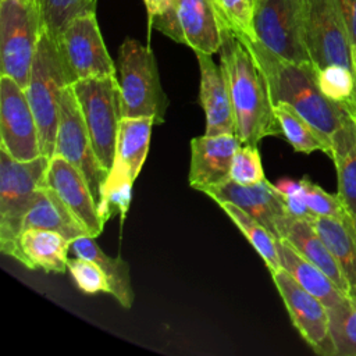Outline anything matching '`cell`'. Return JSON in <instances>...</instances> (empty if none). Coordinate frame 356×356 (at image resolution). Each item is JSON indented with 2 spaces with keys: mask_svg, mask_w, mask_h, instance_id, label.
Returning a JSON list of instances; mask_svg holds the SVG:
<instances>
[{
  "mask_svg": "<svg viewBox=\"0 0 356 356\" xmlns=\"http://www.w3.org/2000/svg\"><path fill=\"white\" fill-rule=\"evenodd\" d=\"M92 146L102 165L108 171L115 159V143L122 114V96L115 75L74 82Z\"/></svg>",
  "mask_w": 356,
  "mask_h": 356,
  "instance_id": "obj_6",
  "label": "cell"
},
{
  "mask_svg": "<svg viewBox=\"0 0 356 356\" xmlns=\"http://www.w3.org/2000/svg\"><path fill=\"white\" fill-rule=\"evenodd\" d=\"M142 1L146 7L149 21L152 18H154L156 15H160V14L165 13L172 4V0H142Z\"/></svg>",
  "mask_w": 356,
  "mask_h": 356,
  "instance_id": "obj_39",
  "label": "cell"
},
{
  "mask_svg": "<svg viewBox=\"0 0 356 356\" xmlns=\"http://www.w3.org/2000/svg\"><path fill=\"white\" fill-rule=\"evenodd\" d=\"M54 154L64 157L83 174L95 200L99 203L100 189L108 171L102 165L95 153L78 99L71 85L64 89L60 100Z\"/></svg>",
  "mask_w": 356,
  "mask_h": 356,
  "instance_id": "obj_11",
  "label": "cell"
},
{
  "mask_svg": "<svg viewBox=\"0 0 356 356\" xmlns=\"http://www.w3.org/2000/svg\"><path fill=\"white\" fill-rule=\"evenodd\" d=\"M300 181L302 193L309 210L316 217H335L342 218L349 216L343 207L338 195L325 192L321 186L310 181L307 177H303Z\"/></svg>",
  "mask_w": 356,
  "mask_h": 356,
  "instance_id": "obj_34",
  "label": "cell"
},
{
  "mask_svg": "<svg viewBox=\"0 0 356 356\" xmlns=\"http://www.w3.org/2000/svg\"><path fill=\"white\" fill-rule=\"evenodd\" d=\"M222 211L231 218V221L239 228L243 236L249 241L253 249L266 263L270 273H274L281 268L280 249L277 239L260 221L248 214L245 210L229 202L218 203Z\"/></svg>",
  "mask_w": 356,
  "mask_h": 356,
  "instance_id": "obj_28",
  "label": "cell"
},
{
  "mask_svg": "<svg viewBox=\"0 0 356 356\" xmlns=\"http://www.w3.org/2000/svg\"><path fill=\"white\" fill-rule=\"evenodd\" d=\"M204 193L217 203L236 204L260 221L277 239H284L291 221L295 218L288 213L282 193L267 179L252 185H241L228 179L204 191Z\"/></svg>",
  "mask_w": 356,
  "mask_h": 356,
  "instance_id": "obj_15",
  "label": "cell"
},
{
  "mask_svg": "<svg viewBox=\"0 0 356 356\" xmlns=\"http://www.w3.org/2000/svg\"><path fill=\"white\" fill-rule=\"evenodd\" d=\"M43 29L57 40L65 26L76 17L96 13V1L92 0H38Z\"/></svg>",
  "mask_w": 356,
  "mask_h": 356,
  "instance_id": "obj_30",
  "label": "cell"
},
{
  "mask_svg": "<svg viewBox=\"0 0 356 356\" xmlns=\"http://www.w3.org/2000/svg\"><path fill=\"white\" fill-rule=\"evenodd\" d=\"M220 22V67L231 97L235 135L246 145H257L266 136L282 135L261 70L238 35L225 22Z\"/></svg>",
  "mask_w": 356,
  "mask_h": 356,
  "instance_id": "obj_1",
  "label": "cell"
},
{
  "mask_svg": "<svg viewBox=\"0 0 356 356\" xmlns=\"http://www.w3.org/2000/svg\"><path fill=\"white\" fill-rule=\"evenodd\" d=\"M254 38L292 63H312L305 42L303 0H256Z\"/></svg>",
  "mask_w": 356,
  "mask_h": 356,
  "instance_id": "obj_8",
  "label": "cell"
},
{
  "mask_svg": "<svg viewBox=\"0 0 356 356\" xmlns=\"http://www.w3.org/2000/svg\"><path fill=\"white\" fill-rule=\"evenodd\" d=\"M278 249L281 267L286 270L307 292L320 299L327 309L335 307L349 298L321 268L305 259L286 241L280 239Z\"/></svg>",
  "mask_w": 356,
  "mask_h": 356,
  "instance_id": "obj_23",
  "label": "cell"
},
{
  "mask_svg": "<svg viewBox=\"0 0 356 356\" xmlns=\"http://www.w3.org/2000/svg\"><path fill=\"white\" fill-rule=\"evenodd\" d=\"M43 185L57 193L67 207L82 221L92 238L102 234L104 222L100 218L97 202L83 174L68 160L54 154L50 157Z\"/></svg>",
  "mask_w": 356,
  "mask_h": 356,
  "instance_id": "obj_16",
  "label": "cell"
},
{
  "mask_svg": "<svg viewBox=\"0 0 356 356\" xmlns=\"http://www.w3.org/2000/svg\"><path fill=\"white\" fill-rule=\"evenodd\" d=\"M43 32L38 0H0V70L24 89Z\"/></svg>",
  "mask_w": 356,
  "mask_h": 356,
  "instance_id": "obj_7",
  "label": "cell"
},
{
  "mask_svg": "<svg viewBox=\"0 0 356 356\" xmlns=\"http://www.w3.org/2000/svg\"><path fill=\"white\" fill-rule=\"evenodd\" d=\"M92 1H96V3H97V0H92Z\"/></svg>",
  "mask_w": 356,
  "mask_h": 356,
  "instance_id": "obj_44",
  "label": "cell"
},
{
  "mask_svg": "<svg viewBox=\"0 0 356 356\" xmlns=\"http://www.w3.org/2000/svg\"><path fill=\"white\" fill-rule=\"evenodd\" d=\"M341 15L343 18L350 44L353 51V60L356 58V0H337Z\"/></svg>",
  "mask_w": 356,
  "mask_h": 356,
  "instance_id": "obj_38",
  "label": "cell"
},
{
  "mask_svg": "<svg viewBox=\"0 0 356 356\" xmlns=\"http://www.w3.org/2000/svg\"><path fill=\"white\" fill-rule=\"evenodd\" d=\"M353 222H355V227H356V217L353 218Z\"/></svg>",
  "mask_w": 356,
  "mask_h": 356,
  "instance_id": "obj_42",
  "label": "cell"
},
{
  "mask_svg": "<svg viewBox=\"0 0 356 356\" xmlns=\"http://www.w3.org/2000/svg\"><path fill=\"white\" fill-rule=\"evenodd\" d=\"M348 111H349V110H348ZM349 113H350V115L353 117V120L356 121V111H349Z\"/></svg>",
  "mask_w": 356,
  "mask_h": 356,
  "instance_id": "obj_41",
  "label": "cell"
},
{
  "mask_svg": "<svg viewBox=\"0 0 356 356\" xmlns=\"http://www.w3.org/2000/svg\"><path fill=\"white\" fill-rule=\"evenodd\" d=\"M0 150L21 161L43 156L26 92L8 75L0 76Z\"/></svg>",
  "mask_w": 356,
  "mask_h": 356,
  "instance_id": "obj_14",
  "label": "cell"
},
{
  "mask_svg": "<svg viewBox=\"0 0 356 356\" xmlns=\"http://www.w3.org/2000/svg\"><path fill=\"white\" fill-rule=\"evenodd\" d=\"M117 68L124 117H153L156 124H163L168 100L152 49L136 39H125L118 49Z\"/></svg>",
  "mask_w": 356,
  "mask_h": 356,
  "instance_id": "obj_4",
  "label": "cell"
},
{
  "mask_svg": "<svg viewBox=\"0 0 356 356\" xmlns=\"http://www.w3.org/2000/svg\"><path fill=\"white\" fill-rule=\"evenodd\" d=\"M274 114L281 127L282 136L289 142L295 152L310 154L316 150L332 157L331 138L325 136L291 106L280 103L274 106Z\"/></svg>",
  "mask_w": 356,
  "mask_h": 356,
  "instance_id": "obj_27",
  "label": "cell"
},
{
  "mask_svg": "<svg viewBox=\"0 0 356 356\" xmlns=\"http://www.w3.org/2000/svg\"><path fill=\"white\" fill-rule=\"evenodd\" d=\"M235 33L249 49L261 70L268 85L273 106L280 103L291 106L320 132L331 138L342 125L349 111L343 104L334 103L323 95L317 83V70L314 65L312 63L284 60L257 39L239 32Z\"/></svg>",
  "mask_w": 356,
  "mask_h": 356,
  "instance_id": "obj_2",
  "label": "cell"
},
{
  "mask_svg": "<svg viewBox=\"0 0 356 356\" xmlns=\"http://www.w3.org/2000/svg\"><path fill=\"white\" fill-rule=\"evenodd\" d=\"M72 83L57 42L43 29L25 92L39 128L40 152L49 159L54 154L61 95Z\"/></svg>",
  "mask_w": 356,
  "mask_h": 356,
  "instance_id": "obj_3",
  "label": "cell"
},
{
  "mask_svg": "<svg viewBox=\"0 0 356 356\" xmlns=\"http://www.w3.org/2000/svg\"><path fill=\"white\" fill-rule=\"evenodd\" d=\"M346 108H348V110H349V111H356V102H355V103H353V104H350V106H348V107H346Z\"/></svg>",
  "mask_w": 356,
  "mask_h": 356,
  "instance_id": "obj_40",
  "label": "cell"
},
{
  "mask_svg": "<svg viewBox=\"0 0 356 356\" xmlns=\"http://www.w3.org/2000/svg\"><path fill=\"white\" fill-rule=\"evenodd\" d=\"M214 3L222 22H225L235 32L256 39L253 32L256 0H214Z\"/></svg>",
  "mask_w": 356,
  "mask_h": 356,
  "instance_id": "obj_35",
  "label": "cell"
},
{
  "mask_svg": "<svg viewBox=\"0 0 356 356\" xmlns=\"http://www.w3.org/2000/svg\"><path fill=\"white\" fill-rule=\"evenodd\" d=\"M312 224L331 250L349 286V298H356V227L350 216L342 218L316 217Z\"/></svg>",
  "mask_w": 356,
  "mask_h": 356,
  "instance_id": "obj_21",
  "label": "cell"
},
{
  "mask_svg": "<svg viewBox=\"0 0 356 356\" xmlns=\"http://www.w3.org/2000/svg\"><path fill=\"white\" fill-rule=\"evenodd\" d=\"M200 71V104L206 114V135L235 134L231 97L224 72L211 54L195 53Z\"/></svg>",
  "mask_w": 356,
  "mask_h": 356,
  "instance_id": "obj_18",
  "label": "cell"
},
{
  "mask_svg": "<svg viewBox=\"0 0 356 356\" xmlns=\"http://www.w3.org/2000/svg\"><path fill=\"white\" fill-rule=\"evenodd\" d=\"M275 186L282 193L286 210L292 217L307 220V221H313L316 218V216L309 210L305 202L300 181L284 178V179H280L275 184Z\"/></svg>",
  "mask_w": 356,
  "mask_h": 356,
  "instance_id": "obj_37",
  "label": "cell"
},
{
  "mask_svg": "<svg viewBox=\"0 0 356 356\" xmlns=\"http://www.w3.org/2000/svg\"><path fill=\"white\" fill-rule=\"evenodd\" d=\"M134 182L135 179L129 167L115 157L102 185L100 199L97 203L99 214L104 224L115 214H120L121 220L125 218L132 199Z\"/></svg>",
  "mask_w": 356,
  "mask_h": 356,
  "instance_id": "obj_29",
  "label": "cell"
},
{
  "mask_svg": "<svg viewBox=\"0 0 356 356\" xmlns=\"http://www.w3.org/2000/svg\"><path fill=\"white\" fill-rule=\"evenodd\" d=\"M284 241H286L298 253H300L310 263L321 268L334 281V284L346 296H349L348 282L331 250L317 234L312 221L293 218L284 235Z\"/></svg>",
  "mask_w": 356,
  "mask_h": 356,
  "instance_id": "obj_24",
  "label": "cell"
},
{
  "mask_svg": "<svg viewBox=\"0 0 356 356\" xmlns=\"http://www.w3.org/2000/svg\"><path fill=\"white\" fill-rule=\"evenodd\" d=\"M154 124L156 120L153 117H122L120 122L115 157L129 167L134 179L138 178L146 160Z\"/></svg>",
  "mask_w": 356,
  "mask_h": 356,
  "instance_id": "obj_26",
  "label": "cell"
},
{
  "mask_svg": "<svg viewBox=\"0 0 356 356\" xmlns=\"http://www.w3.org/2000/svg\"><path fill=\"white\" fill-rule=\"evenodd\" d=\"M317 83L325 97L345 107L356 102V72L348 67L331 64L317 70Z\"/></svg>",
  "mask_w": 356,
  "mask_h": 356,
  "instance_id": "obj_32",
  "label": "cell"
},
{
  "mask_svg": "<svg viewBox=\"0 0 356 356\" xmlns=\"http://www.w3.org/2000/svg\"><path fill=\"white\" fill-rule=\"evenodd\" d=\"M337 356H356V298L328 309Z\"/></svg>",
  "mask_w": 356,
  "mask_h": 356,
  "instance_id": "obj_31",
  "label": "cell"
},
{
  "mask_svg": "<svg viewBox=\"0 0 356 356\" xmlns=\"http://www.w3.org/2000/svg\"><path fill=\"white\" fill-rule=\"evenodd\" d=\"M68 271L79 291H82L83 293H110L108 281L102 268L95 261L78 256L74 259H68Z\"/></svg>",
  "mask_w": 356,
  "mask_h": 356,
  "instance_id": "obj_36",
  "label": "cell"
},
{
  "mask_svg": "<svg viewBox=\"0 0 356 356\" xmlns=\"http://www.w3.org/2000/svg\"><path fill=\"white\" fill-rule=\"evenodd\" d=\"M32 228L58 232L71 242L81 236H90V232L82 221L67 207L54 191L44 185L39 186L35 192L33 200L24 218L22 232Z\"/></svg>",
  "mask_w": 356,
  "mask_h": 356,
  "instance_id": "obj_20",
  "label": "cell"
},
{
  "mask_svg": "<svg viewBox=\"0 0 356 356\" xmlns=\"http://www.w3.org/2000/svg\"><path fill=\"white\" fill-rule=\"evenodd\" d=\"M305 42L316 70L338 64L353 72L350 39L337 0H303Z\"/></svg>",
  "mask_w": 356,
  "mask_h": 356,
  "instance_id": "obj_10",
  "label": "cell"
},
{
  "mask_svg": "<svg viewBox=\"0 0 356 356\" xmlns=\"http://www.w3.org/2000/svg\"><path fill=\"white\" fill-rule=\"evenodd\" d=\"M332 161L337 170L338 192L348 214L356 217V121L348 114L342 125L332 134Z\"/></svg>",
  "mask_w": 356,
  "mask_h": 356,
  "instance_id": "obj_22",
  "label": "cell"
},
{
  "mask_svg": "<svg viewBox=\"0 0 356 356\" xmlns=\"http://www.w3.org/2000/svg\"><path fill=\"white\" fill-rule=\"evenodd\" d=\"M50 159L17 160L0 150V250L14 257L24 218L35 192L43 185Z\"/></svg>",
  "mask_w": 356,
  "mask_h": 356,
  "instance_id": "obj_5",
  "label": "cell"
},
{
  "mask_svg": "<svg viewBox=\"0 0 356 356\" xmlns=\"http://www.w3.org/2000/svg\"><path fill=\"white\" fill-rule=\"evenodd\" d=\"M71 250L78 257L95 261L108 281L110 295H113L122 307H132L135 293L131 284L129 266L122 257H113L104 253L92 236H81L74 239L71 242Z\"/></svg>",
  "mask_w": 356,
  "mask_h": 356,
  "instance_id": "obj_25",
  "label": "cell"
},
{
  "mask_svg": "<svg viewBox=\"0 0 356 356\" xmlns=\"http://www.w3.org/2000/svg\"><path fill=\"white\" fill-rule=\"evenodd\" d=\"M241 140L235 134L202 135L191 140L189 185L200 192L227 182Z\"/></svg>",
  "mask_w": 356,
  "mask_h": 356,
  "instance_id": "obj_17",
  "label": "cell"
},
{
  "mask_svg": "<svg viewBox=\"0 0 356 356\" xmlns=\"http://www.w3.org/2000/svg\"><path fill=\"white\" fill-rule=\"evenodd\" d=\"M355 68H356V58H355Z\"/></svg>",
  "mask_w": 356,
  "mask_h": 356,
  "instance_id": "obj_43",
  "label": "cell"
},
{
  "mask_svg": "<svg viewBox=\"0 0 356 356\" xmlns=\"http://www.w3.org/2000/svg\"><path fill=\"white\" fill-rule=\"evenodd\" d=\"M71 241L58 232L32 228L24 231L17 242L14 257L29 270L65 273Z\"/></svg>",
  "mask_w": 356,
  "mask_h": 356,
  "instance_id": "obj_19",
  "label": "cell"
},
{
  "mask_svg": "<svg viewBox=\"0 0 356 356\" xmlns=\"http://www.w3.org/2000/svg\"><path fill=\"white\" fill-rule=\"evenodd\" d=\"M72 79L115 75V64L104 44L96 13L74 18L56 40Z\"/></svg>",
  "mask_w": 356,
  "mask_h": 356,
  "instance_id": "obj_12",
  "label": "cell"
},
{
  "mask_svg": "<svg viewBox=\"0 0 356 356\" xmlns=\"http://www.w3.org/2000/svg\"><path fill=\"white\" fill-rule=\"evenodd\" d=\"M149 26L195 53L214 54L221 44V22L214 0H172L171 7Z\"/></svg>",
  "mask_w": 356,
  "mask_h": 356,
  "instance_id": "obj_9",
  "label": "cell"
},
{
  "mask_svg": "<svg viewBox=\"0 0 356 356\" xmlns=\"http://www.w3.org/2000/svg\"><path fill=\"white\" fill-rule=\"evenodd\" d=\"M229 178L241 185H252L266 179L257 145L241 143L234 154Z\"/></svg>",
  "mask_w": 356,
  "mask_h": 356,
  "instance_id": "obj_33",
  "label": "cell"
},
{
  "mask_svg": "<svg viewBox=\"0 0 356 356\" xmlns=\"http://www.w3.org/2000/svg\"><path fill=\"white\" fill-rule=\"evenodd\" d=\"M271 277L293 327L305 342L320 356H337L327 306L282 267L271 273Z\"/></svg>",
  "mask_w": 356,
  "mask_h": 356,
  "instance_id": "obj_13",
  "label": "cell"
}]
</instances>
